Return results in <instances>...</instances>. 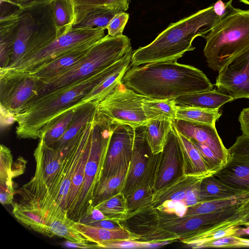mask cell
I'll return each instance as SVG.
<instances>
[{"label":"cell","instance_id":"cell-1","mask_svg":"<svg viewBox=\"0 0 249 249\" xmlns=\"http://www.w3.org/2000/svg\"><path fill=\"white\" fill-rule=\"evenodd\" d=\"M118 61L99 72L28 103L19 113L14 116L17 123V138L40 139L41 134L65 112L82 104L89 92L115 69Z\"/></svg>","mask_w":249,"mask_h":249},{"label":"cell","instance_id":"cell-2","mask_svg":"<svg viewBox=\"0 0 249 249\" xmlns=\"http://www.w3.org/2000/svg\"><path fill=\"white\" fill-rule=\"evenodd\" d=\"M122 82L140 94L159 99L175 100L213 87L202 71L177 61L133 66L127 71Z\"/></svg>","mask_w":249,"mask_h":249},{"label":"cell","instance_id":"cell-3","mask_svg":"<svg viewBox=\"0 0 249 249\" xmlns=\"http://www.w3.org/2000/svg\"><path fill=\"white\" fill-rule=\"evenodd\" d=\"M213 4L171 23L150 44L132 52L131 66L177 61L185 53L192 51L194 39L208 34L218 22Z\"/></svg>","mask_w":249,"mask_h":249},{"label":"cell","instance_id":"cell-4","mask_svg":"<svg viewBox=\"0 0 249 249\" xmlns=\"http://www.w3.org/2000/svg\"><path fill=\"white\" fill-rule=\"evenodd\" d=\"M204 37L203 50L208 67L219 71L249 49V10L232 7Z\"/></svg>","mask_w":249,"mask_h":249},{"label":"cell","instance_id":"cell-5","mask_svg":"<svg viewBox=\"0 0 249 249\" xmlns=\"http://www.w3.org/2000/svg\"><path fill=\"white\" fill-rule=\"evenodd\" d=\"M131 51L130 40L126 36L106 35L72 67L46 82L38 81L37 94L34 99L99 72Z\"/></svg>","mask_w":249,"mask_h":249},{"label":"cell","instance_id":"cell-6","mask_svg":"<svg viewBox=\"0 0 249 249\" xmlns=\"http://www.w3.org/2000/svg\"><path fill=\"white\" fill-rule=\"evenodd\" d=\"M21 8L12 54L9 66L6 68L15 66L57 37L50 0Z\"/></svg>","mask_w":249,"mask_h":249},{"label":"cell","instance_id":"cell-7","mask_svg":"<svg viewBox=\"0 0 249 249\" xmlns=\"http://www.w3.org/2000/svg\"><path fill=\"white\" fill-rule=\"evenodd\" d=\"M114 123L97 112L94 117L91 145L81 190L70 218L74 221L93 206L94 194L102 175Z\"/></svg>","mask_w":249,"mask_h":249},{"label":"cell","instance_id":"cell-8","mask_svg":"<svg viewBox=\"0 0 249 249\" xmlns=\"http://www.w3.org/2000/svg\"><path fill=\"white\" fill-rule=\"evenodd\" d=\"M105 27L72 28L16 66L0 70V77L26 74L67 53L97 43L105 36Z\"/></svg>","mask_w":249,"mask_h":249},{"label":"cell","instance_id":"cell-9","mask_svg":"<svg viewBox=\"0 0 249 249\" xmlns=\"http://www.w3.org/2000/svg\"><path fill=\"white\" fill-rule=\"evenodd\" d=\"M64 155L63 151L47 146L40 139L34 152L36 163L35 175L18 191L21 196L20 202L41 213L43 202L61 167Z\"/></svg>","mask_w":249,"mask_h":249},{"label":"cell","instance_id":"cell-10","mask_svg":"<svg viewBox=\"0 0 249 249\" xmlns=\"http://www.w3.org/2000/svg\"><path fill=\"white\" fill-rule=\"evenodd\" d=\"M93 121V119L62 150L65 154L64 157L48 192L47 196L49 199L56 203L58 208L66 213L67 198L71 184L80 158L91 139Z\"/></svg>","mask_w":249,"mask_h":249},{"label":"cell","instance_id":"cell-11","mask_svg":"<svg viewBox=\"0 0 249 249\" xmlns=\"http://www.w3.org/2000/svg\"><path fill=\"white\" fill-rule=\"evenodd\" d=\"M145 97L121 81L97 104V111L113 123L127 124L135 128L145 125L147 122L142 107Z\"/></svg>","mask_w":249,"mask_h":249},{"label":"cell","instance_id":"cell-12","mask_svg":"<svg viewBox=\"0 0 249 249\" xmlns=\"http://www.w3.org/2000/svg\"><path fill=\"white\" fill-rule=\"evenodd\" d=\"M241 205L217 212L182 216L158 211L159 225L181 240L221 227L223 223L234 220Z\"/></svg>","mask_w":249,"mask_h":249},{"label":"cell","instance_id":"cell-13","mask_svg":"<svg viewBox=\"0 0 249 249\" xmlns=\"http://www.w3.org/2000/svg\"><path fill=\"white\" fill-rule=\"evenodd\" d=\"M38 80L28 74L0 77V109L13 116L36 96Z\"/></svg>","mask_w":249,"mask_h":249},{"label":"cell","instance_id":"cell-14","mask_svg":"<svg viewBox=\"0 0 249 249\" xmlns=\"http://www.w3.org/2000/svg\"><path fill=\"white\" fill-rule=\"evenodd\" d=\"M185 174L182 146L172 124L163 150L160 154L153 187L154 192L162 189Z\"/></svg>","mask_w":249,"mask_h":249},{"label":"cell","instance_id":"cell-15","mask_svg":"<svg viewBox=\"0 0 249 249\" xmlns=\"http://www.w3.org/2000/svg\"><path fill=\"white\" fill-rule=\"evenodd\" d=\"M118 222L139 241L158 242L179 240L178 236L160 227L158 211L152 205L129 214Z\"/></svg>","mask_w":249,"mask_h":249},{"label":"cell","instance_id":"cell-16","mask_svg":"<svg viewBox=\"0 0 249 249\" xmlns=\"http://www.w3.org/2000/svg\"><path fill=\"white\" fill-rule=\"evenodd\" d=\"M216 79L217 90L234 100L249 98V49L227 63Z\"/></svg>","mask_w":249,"mask_h":249},{"label":"cell","instance_id":"cell-17","mask_svg":"<svg viewBox=\"0 0 249 249\" xmlns=\"http://www.w3.org/2000/svg\"><path fill=\"white\" fill-rule=\"evenodd\" d=\"M154 155L146 139L145 125L136 127L131 160L121 192L125 196L141 185Z\"/></svg>","mask_w":249,"mask_h":249},{"label":"cell","instance_id":"cell-18","mask_svg":"<svg viewBox=\"0 0 249 249\" xmlns=\"http://www.w3.org/2000/svg\"><path fill=\"white\" fill-rule=\"evenodd\" d=\"M114 123L101 177L115 174L123 166H129L131 160L135 128L127 124Z\"/></svg>","mask_w":249,"mask_h":249},{"label":"cell","instance_id":"cell-19","mask_svg":"<svg viewBox=\"0 0 249 249\" xmlns=\"http://www.w3.org/2000/svg\"><path fill=\"white\" fill-rule=\"evenodd\" d=\"M172 124L175 129L189 139L208 146L225 164L229 154L216 129L215 126L191 123L174 119Z\"/></svg>","mask_w":249,"mask_h":249},{"label":"cell","instance_id":"cell-20","mask_svg":"<svg viewBox=\"0 0 249 249\" xmlns=\"http://www.w3.org/2000/svg\"><path fill=\"white\" fill-rule=\"evenodd\" d=\"M214 174L209 172L182 175L153 194L152 206L156 208L166 201H182L190 190L200 183L205 178Z\"/></svg>","mask_w":249,"mask_h":249},{"label":"cell","instance_id":"cell-21","mask_svg":"<svg viewBox=\"0 0 249 249\" xmlns=\"http://www.w3.org/2000/svg\"><path fill=\"white\" fill-rule=\"evenodd\" d=\"M96 43L85 46L63 54L26 74L36 78L39 82H46L72 67Z\"/></svg>","mask_w":249,"mask_h":249},{"label":"cell","instance_id":"cell-22","mask_svg":"<svg viewBox=\"0 0 249 249\" xmlns=\"http://www.w3.org/2000/svg\"><path fill=\"white\" fill-rule=\"evenodd\" d=\"M213 176L232 188L249 192V157L229 155L226 163Z\"/></svg>","mask_w":249,"mask_h":249},{"label":"cell","instance_id":"cell-23","mask_svg":"<svg viewBox=\"0 0 249 249\" xmlns=\"http://www.w3.org/2000/svg\"><path fill=\"white\" fill-rule=\"evenodd\" d=\"M22 11V8H17L0 16V70L9 66Z\"/></svg>","mask_w":249,"mask_h":249},{"label":"cell","instance_id":"cell-24","mask_svg":"<svg viewBox=\"0 0 249 249\" xmlns=\"http://www.w3.org/2000/svg\"><path fill=\"white\" fill-rule=\"evenodd\" d=\"M75 19L72 28L105 27L118 12L103 5H74Z\"/></svg>","mask_w":249,"mask_h":249},{"label":"cell","instance_id":"cell-25","mask_svg":"<svg viewBox=\"0 0 249 249\" xmlns=\"http://www.w3.org/2000/svg\"><path fill=\"white\" fill-rule=\"evenodd\" d=\"M234 100L230 95L212 89L178 97L174 100L176 106L219 110L225 104Z\"/></svg>","mask_w":249,"mask_h":249},{"label":"cell","instance_id":"cell-26","mask_svg":"<svg viewBox=\"0 0 249 249\" xmlns=\"http://www.w3.org/2000/svg\"><path fill=\"white\" fill-rule=\"evenodd\" d=\"M73 109V118L68 129L52 147L57 150H62L93 120L97 112V104L95 102H88L81 104Z\"/></svg>","mask_w":249,"mask_h":249},{"label":"cell","instance_id":"cell-27","mask_svg":"<svg viewBox=\"0 0 249 249\" xmlns=\"http://www.w3.org/2000/svg\"><path fill=\"white\" fill-rule=\"evenodd\" d=\"M245 193L232 188L213 175L204 178L201 182L199 191V202L214 199L231 198L246 196Z\"/></svg>","mask_w":249,"mask_h":249},{"label":"cell","instance_id":"cell-28","mask_svg":"<svg viewBox=\"0 0 249 249\" xmlns=\"http://www.w3.org/2000/svg\"><path fill=\"white\" fill-rule=\"evenodd\" d=\"M12 213L23 225L44 236H54L46 219L39 211L21 202L13 204Z\"/></svg>","mask_w":249,"mask_h":249},{"label":"cell","instance_id":"cell-29","mask_svg":"<svg viewBox=\"0 0 249 249\" xmlns=\"http://www.w3.org/2000/svg\"><path fill=\"white\" fill-rule=\"evenodd\" d=\"M76 229L90 242L100 243L118 240H137L138 238L125 229L109 230L74 222Z\"/></svg>","mask_w":249,"mask_h":249},{"label":"cell","instance_id":"cell-30","mask_svg":"<svg viewBox=\"0 0 249 249\" xmlns=\"http://www.w3.org/2000/svg\"><path fill=\"white\" fill-rule=\"evenodd\" d=\"M128 167L123 166L113 175L101 177L94 192L93 206L121 192Z\"/></svg>","mask_w":249,"mask_h":249},{"label":"cell","instance_id":"cell-31","mask_svg":"<svg viewBox=\"0 0 249 249\" xmlns=\"http://www.w3.org/2000/svg\"><path fill=\"white\" fill-rule=\"evenodd\" d=\"M57 37L67 33L72 27L75 19L72 0H50Z\"/></svg>","mask_w":249,"mask_h":249},{"label":"cell","instance_id":"cell-32","mask_svg":"<svg viewBox=\"0 0 249 249\" xmlns=\"http://www.w3.org/2000/svg\"><path fill=\"white\" fill-rule=\"evenodd\" d=\"M142 107L147 120L175 119L177 106L174 100L159 99L145 97Z\"/></svg>","mask_w":249,"mask_h":249},{"label":"cell","instance_id":"cell-33","mask_svg":"<svg viewBox=\"0 0 249 249\" xmlns=\"http://www.w3.org/2000/svg\"><path fill=\"white\" fill-rule=\"evenodd\" d=\"M145 126L147 142L153 154L157 155L163 150L172 127V121L165 120H147Z\"/></svg>","mask_w":249,"mask_h":249},{"label":"cell","instance_id":"cell-34","mask_svg":"<svg viewBox=\"0 0 249 249\" xmlns=\"http://www.w3.org/2000/svg\"><path fill=\"white\" fill-rule=\"evenodd\" d=\"M176 131L183 150L185 174H197L209 172L215 173L209 169L192 141L177 130Z\"/></svg>","mask_w":249,"mask_h":249},{"label":"cell","instance_id":"cell-35","mask_svg":"<svg viewBox=\"0 0 249 249\" xmlns=\"http://www.w3.org/2000/svg\"><path fill=\"white\" fill-rule=\"evenodd\" d=\"M249 194L231 198H222L201 202L187 207L184 215H192L217 212L242 204Z\"/></svg>","mask_w":249,"mask_h":249},{"label":"cell","instance_id":"cell-36","mask_svg":"<svg viewBox=\"0 0 249 249\" xmlns=\"http://www.w3.org/2000/svg\"><path fill=\"white\" fill-rule=\"evenodd\" d=\"M221 114L219 110L177 106L175 119L215 126V122Z\"/></svg>","mask_w":249,"mask_h":249},{"label":"cell","instance_id":"cell-37","mask_svg":"<svg viewBox=\"0 0 249 249\" xmlns=\"http://www.w3.org/2000/svg\"><path fill=\"white\" fill-rule=\"evenodd\" d=\"M91 139V137L80 158L76 171L71 184L66 202V210L68 216L69 218L74 210L83 185L85 166L89 156Z\"/></svg>","mask_w":249,"mask_h":249},{"label":"cell","instance_id":"cell-38","mask_svg":"<svg viewBox=\"0 0 249 249\" xmlns=\"http://www.w3.org/2000/svg\"><path fill=\"white\" fill-rule=\"evenodd\" d=\"M74 222V221L66 216L51 219L47 224L54 236H59L71 242H89L76 229Z\"/></svg>","mask_w":249,"mask_h":249},{"label":"cell","instance_id":"cell-39","mask_svg":"<svg viewBox=\"0 0 249 249\" xmlns=\"http://www.w3.org/2000/svg\"><path fill=\"white\" fill-rule=\"evenodd\" d=\"M95 207L109 219L117 222L124 220L128 215L126 197L121 192L101 202Z\"/></svg>","mask_w":249,"mask_h":249},{"label":"cell","instance_id":"cell-40","mask_svg":"<svg viewBox=\"0 0 249 249\" xmlns=\"http://www.w3.org/2000/svg\"><path fill=\"white\" fill-rule=\"evenodd\" d=\"M240 227L237 226H226L220 228H213L212 230L180 240L187 246L196 249L204 243L210 242L226 236L235 235Z\"/></svg>","mask_w":249,"mask_h":249},{"label":"cell","instance_id":"cell-41","mask_svg":"<svg viewBox=\"0 0 249 249\" xmlns=\"http://www.w3.org/2000/svg\"><path fill=\"white\" fill-rule=\"evenodd\" d=\"M73 116V108L65 112L59 120L41 134L39 139L47 146L52 147L66 131Z\"/></svg>","mask_w":249,"mask_h":249},{"label":"cell","instance_id":"cell-42","mask_svg":"<svg viewBox=\"0 0 249 249\" xmlns=\"http://www.w3.org/2000/svg\"><path fill=\"white\" fill-rule=\"evenodd\" d=\"M169 244L168 241L150 242L137 240H118L98 243L97 248L104 249H141L157 248Z\"/></svg>","mask_w":249,"mask_h":249},{"label":"cell","instance_id":"cell-43","mask_svg":"<svg viewBox=\"0 0 249 249\" xmlns=\"http://www.w3.org/2000/svg\"><path fill=\"white\" fill-rule=\"evenodd\" d=\"M196 147L209 169L216 173L225 164L208 146L190 139Z\"/></svg>","mask_w":249,"mask_h":249},{"label":"cell","instance_id":"cell-44","mask_svg":"<svg viewBox=\"0 0 249 249\" xmlns=\"http://www.w3.org/2000/svg\"><path fill=\"white\" fill-rule=\"evenodd\" d=\"M13 157L10 150L4 145L0 148V181L13 179Z\"/></svg>","mask_w":249,"mask_h":249},{"label":"cell","instance_id":"cell-45","mask_svg":"<svg viewBox=\"0 0 249 249\" xmlns=\"http://www.w3.org/2000/svg\"><path fill=\"white\" fill-rule=\"evenodd\" d=\"M129 17V14L125 12L116 13L106 27L108 32L107 35L112 36L123 35Z\"/></svg>","mask_w":249,"mask_h":249},{"label":"cell","instance_id":"cell-46","mask_svg":"<svg viewBox=\"0 0 249 249\" xmlns=\"http://www.w3.org/2000/svg\"><path fill=\"white\" fill-rule=\"evenodd\" d=\"M228 149L230 155L249 157V138L242 135L237 137L234 144Z\"/></svg>","mask_w":249,"mask_h":249},{"label":"cell","instance_id":"cell-47","mask_svg":"<svg viewBox=\"0 0 249 249\" xmlns=\"http://www.w3.org/2000/svg\"><path fill=\"white\" fill-rule=\"evenodd\" d=\"M187 207L181 201H166L156 209L161 212L176 214L178 216H183Z\"/></svg>","mask_w":249,"mask_h":249},{"label":"cell","instance_id":"cell-48","mask_svg":"<svg viewBox=\"0 0 249 249\" xmlns=\"http://www.w3.org/2000/svg\"><path fill=\"white\" fill-rule=\"evenodd\" d=\"M12 179L0 181V201L2 205L13 203L15 191Z\"/></svg>","mask_w":249,"mask_h":249},{"label":"cell","instance_id":"cell-49","mask_svg":"<svg viewBox=\"0 0 249 249\" xmlns=\"http://www.w3.org/2000/svg\"><path fill=\"white\" fill-rule=\"evenodd\" d=\"M106 219H109L100 210L93 206L89 208L77 221L82 224H88Z\"/></svg>","mask_w":249,"mask_h":249},{"label":"cell","instance_id":"cell-50","mask_svg":"<svg viewBox=\"0 0 249 249\" xmlns=\"http://www.w3.org/2000/svg\"><path fill=\"white\" fill-rule=\"evenodd\" d=\"M234 235L219 238L198 246L196 249L220 248H230L234 242Z\"/></svg>","mask_w":249,"mask_h":249},{"label":"cell","instance_id":"cell-51","mask_svg":"<svg viewBox=\"0 0 249 249\" xmlns=\"http://www.w3.org/2000/svg\"><path fill=\"white\" fill-rule=\"evenodd\" d=\"M200 183L197 184L186 194L185 198L181 201L187 207L196 204L199 202V191Z\"/></svg>","mask_w":249,"mask_h":249},{"label":"cell","instance_id":"cell-52","mask_svg":"<svg viewBox=\"0 0 249 249\" xmlns=\"http://www.w3.org/2000/svg\"><path fill=\"white\" fill-rule=\"evenodd\" d=\"M238 121L242 135L249 138V107L242 109L240 113Z\"/></svg>","mask_w":249,"mask_h":249},{"label":"cell","instance_id":"cell-53","mask_svg":"<svg viewBox=\"0 0 249 249\" xmlns=\"http://www.w3.org/2000/svg\"><path fill=\"white\" fill-rule=\"evenodd\" d=\"M131 0H106L105 5L118 12H125Z\"/></svg>","mask_w":249,"mask_h":249},{"label":"cell","instance_id":"cell-54","mask_svg":"<svg viewBox=\"0 0 249 249\" xmlns=\"http://www.w3.org/2000/svg\"><path fill=\"white\" fill-rule=\"evenodd\" d=\"M232 0L225 3L221 0H218L213 4L214 12L219 18L227 14L233 7L231 5Z\"/></svg>","mask_w":249,"mask_h":249},{"label":"cell","instance_id":"cell-55","mask_svg":"<svg viewBox=\"0 0 249 249\" xmlns=\"http://www.w3.org/2000/svg\"><path fill=\"white\" fill-rule=\"evenodd\" d=\"M86 225L109 230H118L123 228L118 222L110 219L96 221Z\"/></svg>","mask_w":249,"mask_h":249},{"label":"cell","instance_id":"cell-56","mask_svg":"<svg viewBox=\"0 0 249 249\" xmlns=\"http://www.w3.org/2000/svg\"><path fill=\"white\" fill-rule=\"evenodd\" d=\"M87 241L84 242H71L68 241L65 243L67 247L81 248V249H96L97 248V243L89 244Z\"/></svg>","mask_w":249,"mask_h":249},{"label":"cell","instance_id":"cell-57","mask_svg":"<svg viewBox=\"0 0 249 249\" xmlns=\"http://www.w3.org/2000/svg\"><path fill=\"white\" fill-rule=\"evenodd\" d=\"M45 0H0L8 2L18 8L24 7L30 4Z\"/></svg>","mask_w":249,"mask_h":249},{"label":"cell","instance_id":"cell-58","mask_svg":"<svg viewBox=\"0 0 249 249\" xmlns=\"http://www.w3.org/2000/svg\"><path fill=\"white\" fill-rule=\"evenodd\" d=\"M234 238V242L231 248H249V239L243 238L235 235Z\"/></svg>","mask_w":249,"mask_h":249},{"label":"cell","instance_id":"cell-59","mask_svg":"<svg viewBox=\"0 0 249 249\" xmlns=\"http://www.w3.org/2000/svg\"><path fill=\"white\" fill-rule=\"evenodd\" d=\"M74 5H103L106 0H72Z\"/></svg>","mask_w":249,"mask_h":249},{"label":"cell","instance_id":"cell-60","mask_svg":"<svg viewBox=\"0 0 249 249\" xmlns=\"http://www.w3.org/2000/svg\"><path fill=\"white\" fill-rule=\"evenodd\" d=\"M244 235H249V226H247L245 228H240L236 233V236H238Z\"/></svg>","mask_w":249,"mask_h":249},{"label":"cell","instance_id":"cell-61","mask_svg":"<svg viewBox=\"0 0 249 249\" xmlns=\"http://www.w3.org/2000/svg\"><path fill=\"white\" fill-rule=\"evenodd\" d=\"M239 1L249 5V0H239Z\"/></svg>","mask_w":249,"mask_h":249}]
</instances>
